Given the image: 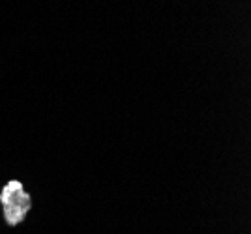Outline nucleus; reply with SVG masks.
Listing matches in <instances>:
<instances>
[{
    "instance_id": "nucleus-1",
    "label": "nucleus",
    "mask_w": 251,
    "mask_h": 234,
    "mask_svg": "<svg viewBox=\"0 0 251 234\" xmlns=\"http://www.w3.org/2000/svg\"><path fill=\"white\" fill-rule=\"evenodd\" d=\"M0 202L4 206V217L11 227L21 223L32 206L30 195L25 191L23 184L17 180L6 184V187L0 191Z\"/></svg>"
}]
</instances>
